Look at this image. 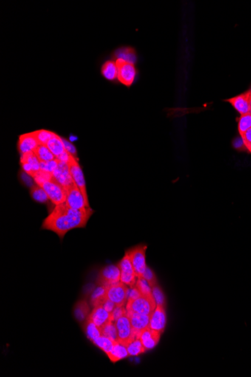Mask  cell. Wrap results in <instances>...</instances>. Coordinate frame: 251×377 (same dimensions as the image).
I'll use <instances>...</instances> for the list:
<instances>
[{
  "label": "cell",
  "mask_w": 251,
  "mask_h": 377,
  "mask_svg": "<svg viewBox=\"0 0 251 377\" xmlns=\"http://www.w3.org/2000/svg\"><path fill=\"white\" fill-rule=\"evenodd\" d=\"M94 213V210L91 207L72 209L65 202L55 206L43 221L41 228L56 233L63 240L71 230L85 228Z\"/></svg>",
  "instance_id": "cell-1"
},
{
  "label": "cell",
  "mask_w": 251,
  "mask_h": 377,
  "mask_svg": "<svg viewBox=\"0 0 251 377\" xmlns=\"http://www.w3.org/2000/svg\"><path fill=\"white\" fill-rule=\"evenodd\" d=\"M156 307V304L153 295H141L135 300L127 301L126 304L127 311L148 316H151Z\"/></svg>",
  "instance_id": "cell-2"
},
{
  "label": "cell",
  "mask_w": 251,
  "mask_h": 377,
  "mask_svg": "<svg viewBox=\"0 0 251 377\" xmlns=\"http://www.w3.org/2000/svg\"><path fill=\"white\" fill-rule=\"evenodd\" d=\"M147 249L148 246L146 245L140 244L127 251L130 254L137 278L142 277L148 267L146 265Z\"/></svg>",
  "instance_id": "cell-3"
},
{
  "label": "cell",
  "mask_w": 251,
  "mask_h": 377,
  "mask_svg": "<svg viewBox=\"0 0 251 377\" xmlns=\"http://www.w3.org/2000/svg\"><path fill=\"white\" fill-rule=\"evenodd\" d=\"M65 191L66 195V204L72 209H85L91 207L89 202L86 201L75 182L65 187Z\"/></svg>",
  "instance_id": "cell-4"
},
{
  "label": "cell",
  "mask_w": 251,
  "mask_h": 377,
  "mask_svg": "<svg viewBox=\"0 0 251 377\" xmlns=\"http://www.w3.org/2000/svg\"><path fill=\"white\" fill-rule=\"evenodd\" d=\"M41 187L46 191L49 199L55 206L66 202V191L54 177L41 184Z\"/></svg>",
  "instance_id": "cell-5"
},
{
  "label": "cell",
  "mask_w": 251,
  "mask_h": 377,
  "mask_svg": "<svg viewBox=\"0 0 251 377\" xmlns=\"http://www.w3.org/2000/svg\"><path fill=\"white\" fill-rule=\"evenodd\" d=\"M117 265L120 270V282H123L128 287L136 285L137 276L133 268L130 254L127 251H126L125 255Z\"/></svg>",
  "instance_id": "cell-6"
},
{
  "label": "cell",
  "mask_w": 251,
  "mask_h": 377,
  "mask_svg": "<svg viewBox=\"0 0 251 377\" xmlns=\"http://www.w3.org/2000/svg\"><path fill=\"white\" fill-rule=\"evenodd\" d=\"M120 282V270L118 265H108L101 270L97 278L99 285L108 287Z\"/></svg>",
  "instance_id": "cell-7"
},
{
  "label": "cell",
  "mask_w": 251,
  "mask_h": 377,
  "mask_svg": "<svg viewBox=\"0 0 251 377\" xmlns=\"http://www.w3.org/2000/svg\"><path fill=\"white\" fill-rule=\"evenodd\" d=\"M116 326H117V333H118V341L121 344L127 346L130 341L139 336H136L133 331L131 322L128 316H122L120 319L116 321Z\"/></svg>",
  "instance_id": "cell-8"
},
{
  "label": "cell",
  "mask_w": 251,
  "mask_h": 377,
  "mask_svg": "<svg viewBox=\"0 0 251 377\" xmlns=\"http://www.w3.org/2000/svg\"><path fill=\"white\" fill-rule=\"evenodd\" d=\"M68 165H69V171H70L72 180H73L76 185L80 189L86 201L89 202L85 176H83V171H82L81 168H80V165L77 163L75 157L72 156L71 158L70 161L68 163Z\"/></svg>",
  "instance_id": "cell-9"
},
{
  "label": "cell",
  "mask_w": 251,
  "mask_h": 377,
  "mask_svg": "<svg viewBox=\"0 0 251 377\" xmlns=\"http://www.w3.org/2000/svg\"><path fill=\"white\" fill-rule=\"evenodd\" d=\"M129 287L120 282L107 287V297L116 306H125Z\"/></svg>",
  "instance_id": "cell-10"
},
{
  "label": "cell",
  "mask_w": 251,
  "mask_h": 377,
  "mask_svg": "<svg viewBox=\"0 0 251 377\" xmlns=\"http://www.w3.org/2000/svg\"><path fill=\"white\" fill-rule=\"evenodd\" d=\"M118 68V79L121 83L130 86L134 82L136 70L134 64L127 63L121 60H116Z\"/></svg>",
  "instance_id": "cell-11"
},
{
  "label": "cell",
  "mask_w": 251,
  "mask_h": 377,
  "mask_svg": "<svg viewBox=\"0 0 251 377\" xmlns=\"http://www.w3.org/2000/svg\"><path fill=\"white\" fill-rule=\"evenodd\" d=\"M166 325V313L165 307L156 306L150 317L149 327L152 330H156L162 333Z\"/></svg>",
  "instance_id": "cell-12"
},
{
  "label": "cell",
  "mask_w": 251,
  "mask_h": 377,
  "mask_svg": "<svg viewBox=\"0 0 251 377\" xmlns=\"http://www.w3.org/2000/svg\"><path fill=\"white\" fill-rule=\"evenodd\" d=\"M250 91L243 93L232 98L228 99L226 102H229L241 116L251 112L250 105Z\"/></svg>",
  "instance_id": "cell-13"
},
{
  "label": "cell",
  "mask_w": 251,
  "mask_h": 377,
  "mask_svg": "<svg viewBox=\"0 0 251 377\" xmlns=\"http://www.w3.org/2000/svg\"><path fill=\"white\" fill-rule=\"evenodd\" d=\"M38 145L39 144L33 133H26L20 136L18 146L21 155L34 153Z\"/></svg>",
  "instance_id": "cell-14"
},
{
  "label": "cell",
  "mask_w": 251,
  "mask_h": 377,
  "mask_svg": "<svg viewBox=\"0 0 251 377\" xmlns=\"http://www.w3.org/2000/svg\"><path fill=\"white\" fill-rule=\"evenodd\" d=\"M127 312V316L130 318L133 331L140 335L141 332L149 327L151 316L139 314V313H133V312Z\"/></svg>",
  "instance_id": "cell-15"
},
{
  "label": "cell",
  "mask_w": 251,
  "mask_h": 377,
  "mask_svg": "<svg viewBox=\"0 0 251 377\" xmlns=\"http://www.w3.org/2000/svg\"><path fill=\"white\" fill-rule=\"evenodd\" d=\"M161 334L162 333L156 331V330H152L150 327H148L143 331L141 332L139 338H140L146 351L153 350V348L156 347L158 343L159 342Z\"/></svg>",
  "instance_id": "cell-16"
},
{
  "label": "cell",
  "mask_w": 251,
  "mask_h": 377,
  "mask_svg": "<svg viewBox=\"0 0 251 377\" xmlns=\"http://www.w3.org/2000/svg\"><path fill=\"white\" fill-rule=\"evenodd\" d=\"M53 176L64 188L74 182L69 171V165L66 163L59 162L57 169L53 173Z\"/></svg>",
  "instance_id": "cell-17"
},
{
  "label": "cell",
  "mask_w": 251,
  "mask_h": 377,
  "mask_svg": "<svg viewBox=\"0 0 251 377\" xmlns=\"http://www.w3.org/2000/svg\"><path fill=\"white\" fill-rule=\"evenodd\" d=\"M89 318L99 327H102L112 321L111 313H108L102 306L94 307V310L90 314Z\"/></svg>",
  "instance_id": "cell-18"
},
{
  "label": "cell",
  "mask_w": 251,
  "mask_h": 377,
  "mask_svg": "<svg viewBox=\"0 0 251 377\" xmlns=\"http://www.w3.org/2000/svg\"><path fill=\"white\" fill-rule=\"evenodd\" d=\"M107 356L112 363L117 362L120 360L127 358V357H130L127 346L119 341L114 342L112 350L107 355Z\"/></svg>",
  "instance_id": "cell-19"
},
{
  "label": "cell",
  "mask_w": 251,
  "mask_h": 377,
  "mask_svg": "<svg viewBox=\"0 0 251 377\" xmlns=\"http://www.w3.org/2000/svg\"><path fill=\"white\" fill-rule=\"evenodd\" d=\"M48 148L52 152L53 155L57 158L66 152L64 144H63V138L60 137L57 134L48 142Z\"/></svg>",
  "instance_id": "cell-20"
},
{
  "label": "cell",
  "mask_w": 251,
  "mask_h": 377,
  "mask_svg": "<svg viewBox=\"0 0 251 377\" xmlns=\"http://www.w3.org/2000/svg\"><path fill=\"white\" fill-rule=\"evenodd\" d=\"M102 75L108 80L113 81L118 79V68L114 61H108L102 66Z\"/></svg>",
  "instance_id": "cell-21"
},
{
  "label": "cell",
  "mask_w": 251,
  "mask_h": 377,
  "mask_svg": "<svg viewBox=\"0 0 251 377\" xmlns=\"http://www.w3.org/2000/svg\"><path fill=\"white\" fill-rule=\"evenodd\" d=\"M75 316L79 322L87 320L90 316V306L85 300H80L76 304Z\"/></svg>",
  "instance_id": "cell-22"
},
{
  "label": "cell",
  "mask_w": 251,
  "mask_h": 377,
  "mask_svg": "<svg viewBox=\"0 0 251 377\" xmlns=\"http://www.w3.org/2000/svg\"><path fill=\"white\" fill-rule=\"evenodd\" d=\"M129 356H139L141 354L145 353L146 351L140 338L136 337L130 341L127 345Z\"/></svg>",
  "instance_id": "cell-23"
},
{
  "label": "cell",
  "mask_w": 251,
  "mask_h": 377,
  "mask_svg": "<svg viewBox=\"0 0 251 377\" xmlns=\"http://www.w3.org/2000/svg\"><path fill=\"white\" fill-rule=\"evenodd\" d=\"M107 299V287L99 285L91 297V304L94 307L101 306Z\"/></svg>",
  "instance_id": "cell-24"
},
{
  "label": "cell",
  "mask_w": 251,
  "mask_h": 377,
  "mask_svg": "<svg viewBox=\"0 0 251 377\" xmlns=\"http://www.w3.org/2000/svg\"><path fill=\"white\" fill-rule=\"evenodd\" d=\"M30 195L32 199L38 203H46L50 201L46 191L38 184H33L31 186Z\"/></svg>",
  "instance_id": "cell-25"
},
{
  "label": "cell",
  "mask_w": 251,
  "mask_h": 377,
  "mask_svg": "<svg viewBox=\"0 0 251 377\" xmlns=\"http://www.w3.org/2000/svg\"><path fill=\"white\" fill-rule=\"evenodd\" d=\"M85 332H86V335L88 339L92 341V342H94L96 339L100 337V336H102L100 327L97 326L89 317L86 320Z\"/></svg>",
  "instance_id": "cell-26"
},
{
  "label": "cell",
  "mask_w": 251,
  "mask_h": 377,
  "mask_svg": "<svg viewBox=\"0 0 251 377\" xmlns=\"http://www.w3.org/2000/svg\"><path fill=\"white\" fill-rule=\"evenodd\" d=\"M100 330L102 336H106V337L109 338V339L114 341V342L115 341H118V333H117V329L115 322L111 321V322L107 323L106 325L100 327Z\"/></svg>",
  "instance_id": "cell-27"
},
{
  "label": "cell",
  "mask_w": 251,
  "mask_h": 377,
  "mask_svg": "<svg viewBox=\"0 0 251 377\" xmlns=\"http://www.w3.org/2000/svg\"><path fill=\"white\" fill-rule=\"evenodd\" d=\"M115 56L117 60H121L127 63H133V64H134L136 60V56L134 51L128 48L119 49L115 53Z\"/></svg>",
  "instance_id": "cell-28"
},
{
  "label": "cell",
  "mask_w": 251,
  "mask_h": 377,
  "mask_svg": "<svg viewBox=\"0 0 251 377\" xmlns=\"http://www.w3.org/2000/svg\"><path fill=\"white\" fill-rule=\"evenodd\" d=\"M35 155L41 162H47V161H53L56 159L55 156L53 155L47 145H39L35 150Z\"/></svg>",
  "instance_id": "cell-29"
},
{
  "label": "cell",
  "mask_w": 251,
  "mask_h": 377,
  "mask_svg": "<svg viewBox=\"0 0 251 377\" xmlns=\"http://www.w3.org/2000/svg\"><path fill=\"white\" fill-rule=\"evenodd\" d=\"M21 162L28 163L32 167L33 174L41 170V161L38 160L35 153L21 155Z\"/></svg>",
  "instance_id": "cell-30"
},
{
  "label": "cell",
  "mask_w": 251,
  "mask_h": 377,
  "mask_svg": "<svg viewBox=\"0 0 251 377\" xmlns=\"http://www.w3.org/2000/svg\"><path fill=\"white\" fill-rule=\"evenodd\" d=\"M94 344L97 346V347L102 350V351L105 352L106 355H108L110 352L112 350L113 347H114V341H111L109 338L106 337L105 336H100V337L96 339L94 341Z\"/></svg>",
  "instance_id": "cell-31"
},
{
  "label": "cell",
  "mask_w": 251,
  "mask_h": 377,
  "mask_svg": "<svg viewBox=\"0 0 251 377\" xmlns=\"http://www.w3.org/2000/svg\"><path fill=\"white\" fill-rule=\"evenodd\" d=\"M39 145H46L48 142L55 136V133L46 130H39L32 132Z\"/></svg>",
  "instance_id": "cell-32"
},
{
  "label": "cell",
  "mask_w": 251,
  "mask_h": 377,
  "mask_svg": "<svg viewBox=\"0 0 251 377\" xmlns=\"http://www.w3.org/2000/svg\"><path fill=\"white\" fill-rule=\"evenodd\" d=\"M251 128V112L242 115L238 121V129L240 136Z\"/></svg>",
  "instance_id": "cell-33"
},
{
  "label": "cell",
  "mask_w": 251,
  "mask_h": 377,
  "mask_svg": "<svg viewBox=\"0 0 251 377\" xmlns=\"http://www.w3.org/2000/svg\"><path fill=\"white\" fill-rule=\"evenodd\" d=\"M136 286L137 287L138 289L140 291L142 295H153V294H152V287L150 285V284L148 283L145 279H144V278H137Z\"/></svg>",
  "instance_id": "cell-34"
},
{
  "label": "cell",
  "mask_w": 251,
  "mask_h": 377,
  "mask_svg": "<svg viewBox=\"0 0 251 377\" xmlns=\"http://www.w3.org/2000/svg\"><path fill=\"white\" fill-rule=\"evenodd\" d=\"M52 173H48V172L43 171L40 170L39 171L36 172L35 174L32 175V178H33L35 183L38 185L41 186L46 181H49L53 178Z\"/></svg>",
  "instance_id": "cell-35"
},
{
  "label": "cell",
  "mask_w": 251,
  "mask_h": 377,
  "mask_svg": "<svg viewBox=\"0 0 251 377\" xmlns=\"http://www.w3.org/2000/svg\"><path fill=\"white\" fill-rule=\"evenodd\" d=\"M152 294H153L156 306H163V307H165V295H164L162 289L158 286V285H155L152 288Z\"/></svg>",
  "instance_id": "cell-36"
},
{
  "label": "cell",
  "mask_w": 251,
  "mask_h": 377,
  "mask_svg": "<svg viewBox=\"0 0 251 377\" xmlns=\"http://www.w3.org/2000/svg\"><path fill=\"white\" fill-rule=\"evenodd\" d=\"M142 278L145 279L150 285L153 288L155 285H157V280H156V275H155L153 271H152L149 267H147L146 270H145V273H144Z\"/></svg>",
  "instance_id": "cell-37"
},
{
  "label": "cell",
  "mask_w": 251,
  "mask_h": 377,
  "mask_svg": "<svg viewBox=\"0 0 251 377\" xmlns=\"http://www.w3.org/2000/svg\"><path fill=\"white\" fill-rule=\"evenodd\" d=\"M59 161L57 159L53 161H47V162H41V170L43 171L48 172V173H54V170L57 169L58 166Z\"/></svg>",
  "instance_id": "cell-38"
},
{
  "label": "cell",
  "mask_w": 251,
  "mask_h": 377,
  "mask_svg": "<svg viewBox=\"0 0 251 377\" xmlns=\"http://www.w3.org/2000/svg\"><path fill=\"white\" fill-rule=\"evenodd\" d=\"M127 313V309H126L125 306H116L115 308L111 313V320H112V322H116L117 319L125 316Z\"/></svg>",
  "instance_id": "cell-39"
},
{
  "label": "cell",
  "mask_w": 251,
  "mask_h": 377,
  "mask_svg": "<svg viewBox=\"0 0 251 377\" xmlns=\"http://www.w3.org/2000/svg\"><path fill=\"white\" fill-rule=\"evenodd\" d=\"M142 295L140 291L138 289L136 285L134 286L129 287L128 292H127V301H130V300H135V299L138 298Z\"/></svg>",
  "instance_id": "cell-40"
},
{
  "label": "cell",
  "mask_w": 251,
  "mask_h": 377,
  "mask_svg": "<svg viewBox=\"0 0 251 377\" xmlns=\"http://www.w3.org/2000/svg\"><path fill=\"white\" fill-rule=\"evenodd\" d=\"M246 149L251 153V128L241 136Z\"/></svg>",
  "instance_id": "cell-41"
},
{
  "label": "cell",
  "mask_w": 251,
  "mask_h": 377,
  "mask_svg": "<svg viewBox=\"0 0 251 377\" xmlns=\"http://www.w3.org/2000/svg\"><path fill=\"white\" fill-rule=\"evenodd\" d=\"M63 144H64V147L65 149H66V152H67L68 153L70 154L71 155H72V156L75 157V158H76V155H77V150H76L75 145H74L72 143V142H69V140H67V139H63Z\"/></svg>",
  "instance_id": "cell-42"
},
{
  "label": "cell",
  "mask_w": 251,
  "mask_h": 377,
  "mask_svg": "<svg viewBox=\"0 0 251 377\" xmlns=\"http://www.w3.org/2000/svg\"><path fill=\"white\" fill-rule=\"evenodd\" d=\"M102 307H103L104 309H105V310H107V311L108 312V313H112L113 310H114V308H115L116 305L114 303H113L111 301V300H110L107 297L106 300H105L103 303H102Z\"/></svg>",
  "instance_id": "cell-43"
},
{
  "label": "cell",
  "mask_w": 251,
  "mask_h": 377,
  "mask_svg": "<svg viewBox=\"0 0 251 377\" xmlns=\"http://www.w3.org/2000/svg\"><path fill=\"white\" fill-rule=\"evenodd\" d=\"M250 110H251V90H250Z\"/></svg>",
  "instance_id": "cell-44"
}]
</instances>
